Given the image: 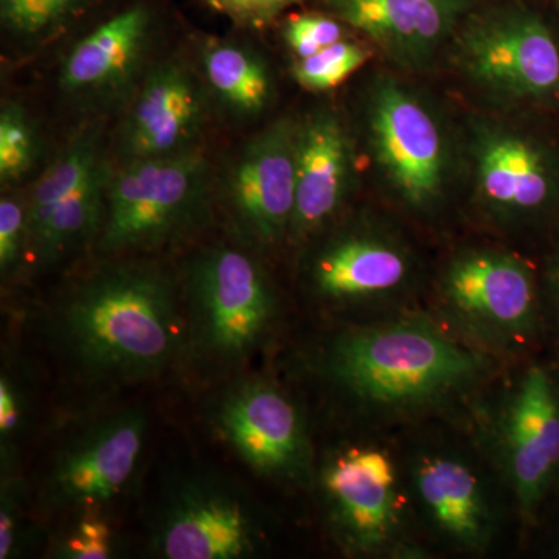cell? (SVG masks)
<instances>
[{
    "instance_id": "obj_1",
    "label": "cell",
    "mask_w": 559,
    "mask_h": 559,
    "mask_svg": "<svg viewBox=\"0 0 559 559\" xmlns=\"http://www.w3.org/2000/svg\"><path fill=\"white\" fill-rule=\"evenodd\" d=\"M108 261L64 294L50 314L51 342L87 384L154 380L186 355L182 296L150 261Z\"/></svg>"
},
{
    "instance_id": "obj_2",
    "label": "cell",
    "mask_w": 559,
    "mask_h": 559,
    "mask_svg": "<svg viewBox=\"0 0 559 559\" xmlns=\"http://www.w3.org/2000/svg\"><path fill=\"white\" fill-rule=\"evenodd\" d=\"M496 366L491 353L414 312L342 330L318 359L333 392L377 417H414L459 403L491 380Z\"/></svg>"
},
{
    "instance_id": "obj_3",
    "label": "cell",
    "mask_w": 559,
    "mask_h": 559,
    "mask_svg": "<svg viewBox=\"0 0 559 559\" xmlns=\"http://www.w3.org/2000/svg\"><path fill=\"white\" fill-rule=\"evenodd\" d=\"M186 355L198 367L230 371L259 352L277 319V297L259 261L235 246L201 250L182 288Z\"/></svg>"
},
{
    "instance_id": "obj_4",
    "label": "cell",
    "mask_w": 559,
    "mask_h": 559,
    "mask_svg": "<svg viewBox=\"0 0 559 559\" xmlns=\"http://www.w3.org/2000/svg\"><path fill=\"white\" fill-rule=\"evenodd\" d=\"M209 194V162L198 150L127 162L110 176L95 252L135 259L186 240L204 223Z\"/></svg>"
},
{
    "instance_id": "obj_5",
    "label": "cell",
    "mask_w": 559,
    "mask_h": 559,
    "mask_svg": "<svg viewBox=\"0 0 559 559\" xmlns=\"http://www.w3.org/2000/svg\"><path fill=\"white\" fill-rule=\"evenodd\" d=\"M364 116L371 159L393 200L415 215H432L454 173V146L439 109L403 81L381 75Z\"/></svg>"
},
{
    "instance_id": "obj_6",
    "label": "cell",
    "mask_w": 559,
    "mask_h": 559,
    "mask_svg": "<svg viewBox=\"0 0 559 559\" xmlns=\"http://www.w3.org/2000/svg\"><path fill=\"white\" fill-rule=\"evenodd\" d=\"M436 301L447 329L495 356L524 347L538 331L535 274L507 250L471 248L454 253L440 272Z\"/></svg>"
},
{
    "instance_id": "obj_7",
    "label": "cell",
    "mask_w": 559,
    "mask_h": 559,
    "mask_svg": "<svg viewBox=\"0 0 559 559\" xmlns=\"http://www.w3.org/2000/svg\"><path fill=\"white\" fill-rule=\"evenodd\" d=\"M151 546L167 559L250 558L263 546V528L237 485L209 471H191L173 477L162 491Z\"/></svg>"
},
{
    "instance_id": "obj_8",
    "label": "cell",
    "mask_w": 559,
    "mask_h": 559,
    "mask_svg": "<svg viewBox=\"0 0 559 559\" xmlns=\"http://www.w3.org/2000/svg\"><path fill=\"white\" fill-rule=\"evenodd\" d=\"M418 277L414 250L396 231L355 221L320 238L304 261L305 290L329 310L349 311L406 296Z\"/></svg>"
},
{
    "instance_id": "obj_9",
    "label": "cell",
    "mask_w": 559,
    "mask_h": 559,
    "mask_svg": "<svg viewBox=\"0 0 559 559\" xmlns=\"http://www.w3.org/2000/svg\"><path fill=\"white\" fill-rule=\"evenodd\" d=\"M454 40L459 72L492 102L533 105L559 97V43L536 14H491L469 24Z\"/></svg>"
},
{
    "instance_id": "obj_10",
    "label": "cell",
    "mask_w": 559,
    "mask_h": 559,
    "mask_svg": "<svg viewBox=\"0 0 559 559\" xmlns=\"http://www.w3.org/2000/svg\"><path fill=\"white\" fill-rule=\"evenodd\" d=\"M399 466L392 454L353 444L329 455L319 485L331 533L355 557L411 551Z\"/></svg>"
},
{
    "instance_id": "obj_11",
    "label": "cell",
    "mask_w": 559,
    "mask_h": 559,
    "mask_svg": "<svg viewBox=\"0 0 559 559\" xmlns=\"http://www.w3.org/2000/svg\"><path fill=\"white\" fill-rule=\"evenodd\" d=\"M468 153L474 202L489 223L524 226L557 204V160L528 131L509 121L477 120Z\"/></svg>"
},
{
    "instance_id": "obj_12",
    "label": "cell",
    "mask_w": 559,
    "mask_h": 559,
    "mask_svg": "<svg viewBox=\"0 0 559 559\" xmlns=\"http://www.w3.org/2000/svg\"><path fill=\"white\" fill-rule=\"evenodd\" d=\"M492 451L520 509L535 513L559 476V385L549 370L530 366L507 389Z\"/></svg>"
},
{
    "instance_id": "obj_13",
    "label": "cell",
    "mask_w": 559,
    "mask_h": 559,
    "mask_svg": "<svg viewBox=\"0 0 559 559\" xmlns=\"http://www.w3.org/2000/svg\"><path fill=\"white\" fill-rule=\"evenodd\" d=\"M146 436L139 407L109 412L76 430L58 448L44 479V500L55 511L87 513L106 506L138 468Z\"/></svg>"
},
{
    "instance_id": "obj_14",
    "label": "cell",
    "mask_w": 559,
    "mask_h": 559,
    "mask_svg": "<svg viewBox=\"0 0 559 559\" xmlns=\"http://www.w3.org/2000/svg\"><path fill=\"white\" fill-rule=\"evenodd\" d=\"M296 183L297 121L275 120L242 146L224 189V209L246 248L288 240Z\"/></svg>"
},
{
    "instance_id": "obj_15",
    "label": "cell",
    "mask_w": 559,
    "mask_h": 559,
    "mask_svg": "<svg viewBox=\"0 0 559 559\" xmlns=\"http://www.w3.org/2000/svg\"><path fill=\"white\" fill-rule=\"evenodd\" d=\"M216 425L242 462L280 481L308 479L311 451L293 400L267 381L235 385L219 401Z\"/></svg>"
},
{
    "instance_id": "obj_16",
    "label": "cell",
    "mask_w": 559,
    "mask_h": 559,
    "mask_svg": "<svg viewBox=\"0 0 559 559\" xmlns=\"http://www.w3.org/2000/svg\"><path fill=\"white\" fill-rule=\"evenodd\" d=\"M356 156L344 121L316 109L297 121L296 209L290 242L318 237L347 204L355 189Z\"/></svg>"
},
{
    "instance_id": "obj_17",
    "label": "cell",
    "mask_w": 559,
    "mask_h": 559,
    "mask_svg": "<svg viewBox=\"0 0 559 559\" xmlns=\"http://www.w3.org/2000/svg\"><path fill=\"white\" fill-rule=\"evenodd\" d=\"M331 14L369 38L393 64L429 68L454 38L468 0H322Z\"/></svg>"
},
{
    "instance_id": "obj_18",
    "label": "cell",
    "mask_w": 559,
    "mask_h": 559,
    "mask_svg": "<svg viewBox=\"0 0 559 559\" xmlns=\"http://www.w3.org/2000/svg\"><path fill=\"white\" fill-rule=\"evenodd\" d=\"M205 98L190 69L167 61L151 70L120 135L124 162L176 156L197 150Z\"/></svg>"
},
{
    "instance_id": "obj_19",
    "label": "cell",
    "mask_w": 559,
    "mask_h": 559,
    "mask_svg": "<svg viewBox=\"0 0 559 559\" xmlns=\"http://www.w3.org/2000/svg\"><path fill=\"white\" fill-rule=\"evenodd\" d=\"M411 491L432 532L462 551H484L496 530L495 509L479 471L462 455L430 452L412 463Z\"/></svg>"
},
{
    "instance_id": "obj_20",
    "label": "cell",
    "mask_w": 559,
    "mask_h": 559,
    "mask_svg": "<svg viewBox=\"0 0 559 559\" xmlns=\"http://www.w3.org/2000/svg\"><path fill=\"white\" fill-rule=\"evenodd\" d=\"M159 11L130 0L76 40L60 72L62 90L76 97H106L132 79L148 50Z\"/></svg>"
},
{
    "instance_id": "obj_21",
    "label": "cell",
    "mask_w": 559,
    "mask_h": 559,
    "mask_svg": "<svg viewBox=\"0 0 559 559\" xmlns=\"http://www.w3.org/2000/svg\"><path fill=\"white\" fill-rule=\"evenodd\" d=\"M201 64L210 90L234 112L257 116L270 106L274 76L255 51L231 40H210Z\"/></svg>"
},
{
    "instance_id": "obj_22",
    "label": "cell",
    "mask_w": 559,
    "mask_h": 559,
    "mask_svg": "<svg viewBox=\"0 0 559 559\" xmlns=\"http://www.w3.org/2000/svg\"><path fill=\"white\" fill-rule=\"evenodd\" d=\"M100 0H0V21L10 35L43 38L86 13Z\"/></svg>"
},
{
    "instance_id": "obj_23",
    "label": "cell",
    "mask_w": 559,
    "mask_h": 559,
    "mask_svg": "<svg viewBox=\"0 0 559 559\" xmlns=\"http://www.w3.org/2000/svg\"><path fill=\"white\" fill-rule=\"evenodd\" d=\"M373 50L355 40H340L308 58L296 60L293 76L304 90L325 92L341 86L353 73L364 68Z\"/></svg>"
},
{
    "instance_id": "obj_24",
    "label": "cell",
    "mask_w": 559,
    "mask_h": 559,
    "mask_svg": "<svg viewBox=\"0 0 559 559\" xmlns=\"http://www.w3.org/2000/svg\"><path fill=\"white\" fill-rule=\"evenodd\" d=\"M38 159V135L27 112L9 102L0 112V179L14 183L35 167Z\"/></svg>"
},
{
    "instance_id": "obj_25",
    "label": "cell",
    "mask_w": 559,
    "mask_h": 559,
    "mask_svg": "<svg viewBox=\"0 0 559 559\" xmlns=\"http://www.w3.org/2000/svg\"><path fill=\"white\" fill-rule=\"evenodd\" d=\"M347 25L333 14L294 13L283 24L286 46L296 55V60L311 57L318 51L347 39Z\"/></svg>"
},
{
    "instance_id": "obj_26",
    "label": "cell",
    "mask_w": 559,
    "mask_h": 559,
    "mask_svg": "<svg viewBox=\"0 0 559 559\" xmlns=\"http://www.w3.org/2000/svg\"><path fill=\"white\" fill-rule=\"evenodd\" d=\"M58 557L69 559H108L114 554L112 532L108 522L95 511L83 513V518L61 540Z\"/></svg>"
},
{
    "instance_id": "obj_27",
    "label": "cell",
    "mask_w": 559,
    "mask_h": 559,
    "mask_svg": "<svg viewBox=\"0 0 559 559\" xmlns=\"http://www.w3.org/2000/svg\"><path fill=\"white\" fill-rule=\"evenodd\" d=\"M207 9L226 17L242 31H261L283 13L308 0H202Z\"/></svg>"
},
{
    "instance_id": "obj_28",
    "label": "cell",
    "mask_w": 559,
    "mask_h": 559,
    "mask_svg": "<svg viewBox=\"0 0 559 559\" xmlns=\"http://www.w3.org/2000/svg\"><path fill=\"white\" fill-rule=\"evenodd\" d=\"M28 249L27 207L16 198L0 201V270L9 275Z\"/></svg>"
},
{
    "instance_id": "obj_29",
    "label": "cell",
    "mask_w": 559,
    "mask_h": 559,
    "mask_svg": "<svg viewBox=\"0 0 559 559\" xmlns=\"http://www.w3.org/2000/svg\"><path fill=\"white\" fill-rule=\"evenodd\" d=\"M21 489L20 484L3 480L2 507H0V559L13 554L20 538L21 528Z\"/></svg>"
},
{
    "instance_id": "obj_30",
    "label": "cell",
    "mask_w": 559,
    "mask_h": 559,
    "mask_svg": "<svg viewBox=\"0 0 559 559\" xmlns=\"http://www.w3.org/2000/svg\"><path fill=\"white\" fill-rule=\"evenodd\" d=\"M25 417V401L20 385L10 374L2 373L0 380V439L2 448L20 433Z\"/></svg>"
},
{
    "instance_id": "obj_31",
    "label": "cell",
    "mask_w": 559,
    "mask_h": 559,
    "mask_svg": "<svg viewBox=\"0 0 559 559\" xmlns=\"http://www.w3.org/2000/svg\"><path fill=\"white\" fill-rule=\"evenodd\" d=\"M550 283L551 290H554L555 301H557V307L559 311V246L557 253H555L554 263H551Z\"/></svg>"
}]
</instances>
